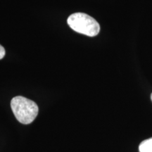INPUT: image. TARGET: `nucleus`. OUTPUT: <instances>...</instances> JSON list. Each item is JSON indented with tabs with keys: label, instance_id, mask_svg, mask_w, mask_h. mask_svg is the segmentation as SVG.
<instances>
[{
	"label": "nucleus",
	"instance_id": "20e7f679",
	"mask_svg": "<svg viewBox=\"0 0 152 152\" xmlns=\"http://www.w3.org/2000/svg\"><path fill=\"white\" fill-rule=\"evenodd\" d=\"M5 54H6V52H5L4 48L0 45V60L2 59L4 57Z\"/></svg>",
	"mask_w": 152,
	"mask_h": 152
},
{
	"label": "nucleus",
	"instance_id": "39448f33",
	"mask_svg": "<svg viewBox=\"0 0 152 152\" xmlns=\"http://www.w3.org/2000/svg\"><path fill=\"white\" fill-rule=\"evenodd\" d=\"M151 101H152V94H151Z\"/></svg>",
	"mask_w": 152,
	"mask_h": 152
},
{
	"label": "nucleus",
	"instance_id": "7ed1b4c3",
	"mask_svg": "<svg viewBox=\"0 0 152 152\" xmlns=\"http://www.w3.org/2000/svg\"><path fill=\"white\" fill-rule=\"evenodd\" d=\"M140 152H152V138L144 140L139 146Z\"/></svg>",
	"mask_w": 152,
	"mask_h": 152
},
{
	"label": "nucleus",
	"instance_id": "f03ea898",
	"mask_svg": "<svg viewBox=\"0 0 152 152\" xmlns=\"http://www.w3.org/2000/svg\"><path fill=\"white\" fill-rule=\"evenodd\" d=\"M67 23L74 31L89 37H94L100 31L99 23L94 18L84 13L71 14L67 19Z\"/></svg>",
	"mask_w": 152,
	"mask_h": 152
},
{
	"label": "nucleus",
	"instance_id": "f257e3e1",
	"mask_svg": "<svg viewBox=\"0 0 152 152\" xmlns=\"http://www.w3.org/2000/svg\"><path fill=\"white\" fill-rule=\"evenodd\" d=\"M11 107L16 119L25 125L33 123L39 111V108L35 102L22 96L13 98Z\"/></svg>",
	"mask_w": 152,
	"mask_h": 152
}]
</instances>
